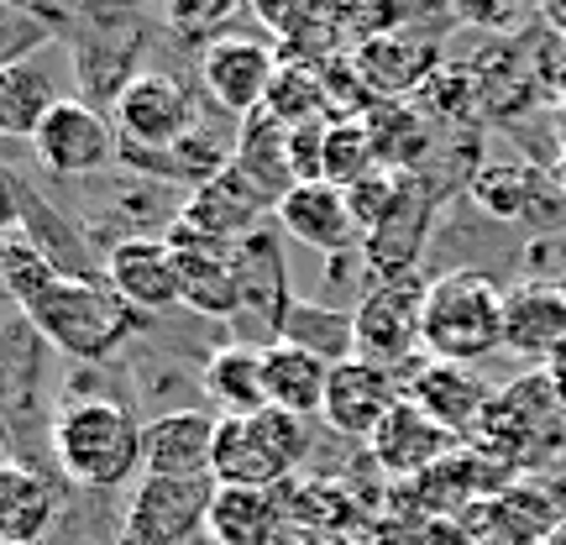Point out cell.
I'll return each mask as SVG.
<instances>
[{"label":"cell","instance_id":"1","mask_svg":"<svg viewBox=\"0 0 566 545\" xmlns=\"http://www.w3.org/2000/svg\"><path fill=\"white\" fill-rule=\"evenodd\" d=\"M21 315L42 342L74 357V363H105L116 346L142 325V315L95 273H53L38 294L21 300Z\"/></svg>","mask_w":566,"mask_h":545},{"label":"cell","instance_id":"2","mask_svg":"<svg viewBox=\"0 0 566 545\" xmlns=\"http://www.w3.org/2000/svg\"><path fill=\"white\" fill-rule=\"evenodd\" d=\"M420 336L430 363L478 367L488 352L504 346V289L478 268L430 279L420 304Z\"/></svg>","mask_w":566,"mask_h":545},{"label":"cell","instance_id":"3","mask_svg":"<svg viewBox=\"0 0 566 545\" xmlns=\"http://www.w3.org/2000/svg\"><path fill=\"white\" fill-rule=\"evenodd\" d=\"M142 430L147 425L122 399H69L53 415L59 472L80 488L132 483V472H142Z\"/></svg>","mask_w":566,"mask_h":545},{"label":"cell","instance_id":"4","mask_svg":"<svg viewBox=\"0 0 566 545\" xmlns=\"http://www.w3.org/2000/svg\"><path fill=\"white\" fill-rule=\"evenodd\" d=\"M310 436L304 420L283 415V409H258V415H237L221 420L216 430V467L210 478L221 488H283L304 462Z\"/></svg>","mask_w":566,"mask_h":545},{"label":"cell","instance_id":"5","mask_svg":"<svg viewBox=\"0 0 566 545\" xmlns=\"http://www.w3.org/2000/svg\"><path fill=\"white\" fill-rule=\"evenodd\" d=\"M205 95L189 90L174 74H137V80L122 90V101L111 111V122L122 132V158H158V153H174L205 126Z\"/></svg>","mask_w":566,"mask_h":545},{"label":"cell","instance_id":"6","mask_svg":"<svg viewBox=\"0 0 566 545\" xmlns=\"http://www.w3.org/2000/svg\"><path fill=\"white\" fill-rule=\"evenodd\" d=\"M562 405L551 394L546 373H525L514 388H499V399L488 405L478 436H472V451H483L488 462L499 467H535V457L556 446V425H562Z\"/></svg>","mask_w":566,"mask_h":545},{"label":"cell","instance_id":"7","mask_svg":"<svg viewBox=\"0 0 566 545\" xmlns=\"http://www.w3.org/2000/svg\"><path fill=\"white\" fill-rule=\"evenodd\" d=\"M420 304H424V283L415 273L373 283L363 294V304L352 310V321H357V357L384 367V373H399V367L415 373L420 367L415 357L424 352Z\"/></svg>","mask_w":566,"mask_h":545},{"label":"cell","instance_id":"8","mask_svg":"<svg viewBox=\"0 0 566 545\" xmlns=\"http://www.w3.org/2000/svg\"><path fill=\"white\" fill-rule=\"evenodd\" d=\"M237 263H242V310H237V342L242 346H268L283 342V321L294 310V289H289V263H283V231L273 221L258 226L242 247H237Z\"/></svg>","mask_w":566,"mask_h":545},{"label":"cell","instance_id":"9","mask_svg":"<svg viewBox=\"0 0 566 545\" xmlns=\"http://www.w3.org/2000/svg\"><path fill=\"white\" fill-rule=\"evenodd\" d=\"M283 53L273 38H242V32H221L200 53V95L226 116H258L268 101V90L279 80Z\"/></svg>","mask_w":566,"mask_h":545},{"label":"cell","instance_id":"10","mask_svg":"<svg viewBox=\"0 0 566 545\" xmlns=\"http://www.w3.org/2000/svg\"><path fill=\"white\" fill-rule=\"evenodd\" d=\"M32 153L48 174H63V179H95L105 168L122 163V132L116 122L95 111L90 101H59L48 111V122L38 126L32 137Z\"/></svg>","mask_w":566,"mask_h":545},{"label":"cell","instance_id":"11","mask_svg":"<svg viewBox=\"0 0 566 545\" xmlns=\"http://www.w3.org/2000/svg\"><path fill=\"white\" fill-rule=\"evenodd\" d=\"M216 478H142L126 504V545H189L205 535Z\"/></svg>","mask_w":566,"mask_h":545},{"label":"cell","instance_id":"12","mask_svg":"<svg viewBox=\"0 0 566 545\" xmlns=\"http://www.w3.org/2000/svg\"><path fill=\"white\" fill-rule=\"evenodd\" d=\"M268 221H273V216H268L263 205L237 184V174L226 168L221 179H210L184 195V205L174 210V221H168L163 237H168V247H242L247 237Z\"/></svg>","mask_w":566,"mask_h":545},{"label":"cell","instance_id":"13","mask_svg":"<svg viewBox=\"0 0 566 545\" xmlns=\"http://www.w3.org/2000/svg\"><path fill=\"white\" fill-rule=\"evenodd\" d=\"M105 283L137 310L142 321L184 304L179 258H174L168 237H122V242H111V252H105Z\"/></svg>","mask_w":566,"mask_h":545},{"label":"cell","instance_id":"14","mask_svg":"<svg viewBox=\"0 0 566 545\" xmlns=\"http://www.w3.org/2000/svg\"><path fill=\"white\" fill-rule=\"evenodd\" d=\"M405 399H409V405H420L430 420L441 425V430H451V436L467 446L472 436H478V425H483L488 405L499 399V388L488 384L478 367L430 363V357H424V363L409 373Z\"/></svg>","mask_w":566,"mask_h":545},{"label":"cell","instance_id":"15","mask_svg":"<svg viewBox=\"0 0 566 545\" xmlns=\"http://www.w3.org/2000/svg\"><path fill=\"white\" fill-rule=\"evenodd\" d=\"M367 451H373V462H378L384 478H394V483H420L424 472H436L451 451H462V441H457L451 430H441L420 405L399 399V405L388 409V420L373 430Z\"/></svg>","mask_w":566,"mask_h":545},{"label":"cell","instance_id":"16","mask_svg":"<svg viewBox=\"0 0 566 545\" xmlns=\"http://www.w3.org/2000/svg\"><path fill=\"white\" fill-rule=\"evenodd\" d=\"M405 399V388L394 373L363 363H336L331 367V384H325V409L321 420L336 430V436H352V441H373V430L388 420V409Z\"/></svg>","mask_w":566,"mask_h":545},{"label":"cell","instance_id":"17","mask_svg":"<svg viewBox=\"0 0 566 545\" xmlns=\"http://www.w3.org/2000/svg\"><path fill=\"white\" fill-rule=\"evenodd\" d=\"M221 420L205 409H168L142 430V478H210Z\"/></svg>","mask_w":566,"mask_h":545},{"label":"cell","instance_id":"18","mask_svg":"<svg viewBox=\"0 0 566 545\" xmlns=\"http://www.w3.org/2000/svg\"><path fill=\"white\" fill-rule=\"evenodd\" d=\"M504 346L525 363H556L566 352V289L525 279L504 289Z\"/></svg>","mask_w":566,"mask_h":545},{"label":"cell","instance_id":"19","mask_svg":"<svg viewBox=\"0 0 566 545\" xmlns=\"http://www.w3.org/2000/svg\"><path fill=\"white\" fill-rule=\"evenodd\" d=\"M273 226L283 231V242H300L321 258H342L363 242V231H357L346 195L336 184H294L289 200L273 210Z\"/></svg>","mask_w":566,"mask_h":545},{"label":"cell","instance_id":"20","mask_svg":"<svg viewBox=\"0 0 566 545\" xmlns=\"http://www.w3.org/2000/svg\"><path fill=\"white\" fill-rule=\"evenodd\" d=\"M352 59H357L367 90H373L378 101H409L415 90H424V84L446 69L441 42L424 38V32H409V27L388 32V38L363 42Z\"/></svg>","mask_w":566,"mask_h":545},{"label":"cell","instance_id":"21","mask_svg":"<svg viewBox=\"0 0 566 545\" xmlns=\"http://www.w3.org/2000/svg\"><path fill=\"white\" fill-rule=\"evenodd\" d=\"M231 174L242 184L252 200L263 205L268 216L289 200L294 189V168H289V132H283L273 116H247L237 126V158H231Z\"/></svg>","mask_w":566,"mask_h":545},{"label":"cell","instance_id":"22","mask_svg":"<svg viewBox=\"0 0 566 545\" xmlns=\"http://www.w3.org/2000/svg\"><path fill=\"white\" fill-rule=\"evenodd\" d=\"M289 520L294 514L283 509L279 488H221L216 483L205 535H210V545H279Z\"/></svg>","mask_w":566,"mask_h":545},{"label":"cell","instance_id":"23","mask_svg":"<svg viewBox=\"0 0 566 545\" xmlns=\"http://www.w3.org/2000/svg\"><path fill=\"white\" fill-rule=\"evenodd\" d=\"M184 279V310L205 321H237L242 310V263L237 247H174Z\"/></svg>","mask_w":566,"mask_h":545},{"label":"cell","instance_id":"24","mask_svg":"<svg viewBox=\"0 0 566 545\" xmlns=\"http://www.w3.org/2000/svg\"><path fill=\"white\" fill-rule=\"evenodd\" d=\"M467 530L483 545H551L562 525H556V509H551L546 493H535V488H504L499 499L478 504Z\"/></svg>","mask_w":566,"mask_h":545},{"label":"cell","instance_id":"25","mask_svg":"<svg viewBox=\"0 0 566 545\" xmlns=\"http://www.w3.org/2000/svg\"><path fill=\"white\" fill-rule=\"evenodd\" d=\"M59 520V488L21 462L0 467V545H42Z\"/></svg>","mask_w":566,"mask_h":545},{"label":"cell","instance_id":"26","mask_svg":"<svg viewBox=\"0 0 566 545\" xmlns=\"http://www.w3.org/2000/svg\"><path fill=\"white\" fill-rule=\"evenodd\" d=\"M263 378H268V409H283L294 420H310L325 409V384H331V363L310 357L304 346L279 342L263 352Z\"/></svg>","mask_w":566,"mask_h":545},{"label":"cell","instance_id":"27","mask_svg":"<svg viewBox=\"0 0 566 545\" xmlns=\"http://www.w3.org/2000/svg\"><path fill=\"white\" fill-rule=\"evenodd\" d=\"M200 388H205V399L221 409V420L268 409L263 352H258V346H242V342L210 352V363H205V373H200Z\"/></svg>","mask_w":566,"mask_h":545},{"label":"cell","instance_id":"28","mask_svg":"<svg viewBox=\"0 0 566 545\" xmlns=\"http://www.w3.org/2000/svg\"><path fill=\"white\" fill-rule=\"evenodd\" d=\"M59 101V84L38 59L0 63V142H32Z\"/></svg>","mask_w":566,"mask_h":545},{"label":"cell","instance_id":"29","mask_svg":"<svg viewBox=\"0 0 566 545\" xmlns=\"http://www.w3.org/2000/svg\"><path fill=\"white\" fill-rule=\"evenodd\" d=\"M367 137H373V153H378V168L399 174V179H415L420 163L430 158V116L415 111L409 101L373 105L367 111Z\"/></svg>","mask_w":566,"mask_h":545},{"label":"cell","instance_id":"30","mask_svg":"<svg viewBox=\"0 0 566 545\" xmlns=\"http://www.w3.org/2000/svg\"><path fill=\"white\" fill-rule=\"evenodd\" d=\"M283 342L304 346L310 357L321 363H352L357 357V321L336 310V304H315V300H294L289 321H283Z\"/></svg>","mask_w":566,"mask_h":545},{"label":"cell","instance_id":"31","mask_svg":"<svg viewBox=\"0 0 566 545\" xmlns=\"http://www.w3.org/2000/svg\"><path fill=\"white\" fill-rule=\"evenodd\" d=\"M263 116H273L283 132L310 126V122H325V74H321V63L283 59L279 80H273V90H268V101H263Z\"/></svg>","mask_w":566,"mask_h":545},{"label":"cell","instance_id":"32","mask_svg":"<svg viewBox=\"0 0 566 545\" xmlns=\"http://www.w3.org/2000/svg\"><path fill=\"white\" fill-rule=\"evenodd\" d=\"M384 174L378 168V153H373V137H367V122H325V184L336 189H352V184Z\"/></svg>","mask_w":566,"mask_h":545},{"label":"cell","instance_id":"33","mask_svg":"<svg viewBox=\"0 0 566 545\" xmlns=\"http://www.w3.org/2000/svg\"><path fill=\"white\" fill-rule=\"evenodd\" d=\"M472 200L483 205L488 216H525L530 200H535V174H530L525 163H483L478 174H472Z\"/></svg>","mask_w":566,"mask_h":545},{"label":"cell","instance_id":"34","mask_svg":"<svg viewBox=\"0 0 566 545\" xmlns=\"http://www.w3.org/2000/svg\"><path fill=\"white\" fill-rule=\"evenodd\" d=\"M405 184L399 174H373V179L352 184V189H342L346 195V210H352V221H357V231L367 237H378L388 221H394V210H399V200H405Z\"/></svg>","mask_w":566,"mask_h":545},{"label":"cell","instance_id":"35","mask_svg":"<svg viewBox=\"0 0 566 545\" xmlns=\"http://www.w3.org/2000/svg\"><path fill=\"white\" fill-rule=\"evenodd\" d=\"M457 17L472 21V27H499V32H509V27L525 21V11H514V6H462Z\"/></svg>","mask_w":566,"mask_h":545},{"label":"cell","instance_id":"36","mask_svg":"<svg viewBox=\"0 0 566 545\" xmlns=\"http://www.w3.org/2000/svg\"><path fill=\"white\" fill-rule=\"evenodd\" d=\"M11 226H21V200H17V179H6L0 174V237L11 231Z\"/></svg>","mask_w":566,"mask_h":545},{"label":"cell","instance_id":"37","mask_svg":"<svg viewBox=\"0 0 566 545\" xmlns=\"http://www.w3.org/2000/svg\"><path fill=\"white\" fill-rule=\"evenodd\" d=\"M546 378H551V394H556V405H562V415H566V352L556 357V363H546Z\"/></svg>","mask_w":566,"mask_h":545},{"label":"cell","instance_id":"38","mask_svg":"<svg viewBox=\"0 0 566 545\" xmlns=\"http://www.w3.org/2000/svg\"><path fill=\"white\" fill-rule=\"evenodd\" d=\"M11 462V430H6V420H0V467Z\"/></svg>","mask_w":566,"mask_h":545},{"label":"cell","instance_id":"39","mask_svg":"<svg viewBox=\"0 0 566 545\" xmlns=\"http://www.w3.org/2000/svg\"><path fill=\"white\" fill-rule=\"evenodd\" d=\"M556 122H562V137H566V95L556 101Z\"/></svg>","mask_w":566,"mask_h":545},{"label":"cell","instance_id":"40","mask_svg":"<svg viewBox=\"0 0 566 545\" xmlns=\"http://www.w3.org/2000/svg\"><path fill=\"white\" fill-rule=\"evenodd\" d=\"M551 21H556V27H562V32H566V11H556V17H551Z\"/></svg>","mask_w":566,"mask_h":545},{"label":"cell","instance_id":"41","mask_svg":"<svg viewBox=\"0 0 566 545\" xmlns=\"http://www.w3.org/2000/svg\"><path fill=\"white\" fill-rule=\"evenodd\" d=\"M0 399H6V373H0Z\"/></svg>","mask_w":566,"mask_h":545},{"label":"cell","instance_id":"42","mask_svg":"<svg viewBox=\"0 0 566 545\" xmlns=\"http://www.w3.org/2000/svg\"><path fill=\"white\" fill-rule=\"evenodd\" d=\"M562 184H566V158H562Z\"/></svg>","mask_w":566,"mask_h":545}]
</instances>
